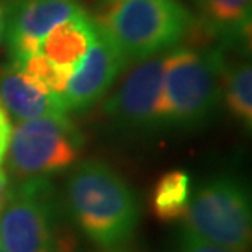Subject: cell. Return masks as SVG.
<instances>
[{
    "label": "cell",
    "mask_w": 252,
    "mask_h": 252,
    "mask_svg": "<svg viewBox=\"0 0 252 252\" xmlns=\"http://www.w3.org/2000/svg\"><path fill=\"white\" fill-rule=\"evenodd\" d=\"M61 196L74 228L98 248H122L138 229L141 208L136 191L103 160L75 164Z\"/></svg>",
    "instance_id": "1"
},
{
    "label": "cell",
    "mask_w": 252,
    "mask_h": 252,
    "mask_svg": "<svg viewBox=\"0 0 252 252\" xmlns=\"http://www.w3.org/2000/svg\"><path fill=\"white\" fill-rule=\"evenodd\" d=\"M92 18L128 67L179 48L195 25L179 0H102Z\"/></svg>",
    "instance_id": "2"
},
{
    "label": "cell",
    "mask_w": 252,
    "mask_h": 252,
    "mask_svg": "<svg viewBox=\"0 0 252 252\" xmlns=\"http://www.w3.org/2000/svg\"><path fill=\"white\" fill-rule=\"evenodd\" d=\"M3 252H77V233L51 179L12 182L0 211Z\"/></svg>",
    "instance_id": "3"
},
{
    "label": "cell",
    "mask_w": 252,
    "mask_h": 252,
    "mask_svg": "<svg viewBox=\"0 0 252 252\" xmlns=\"http://www.w3.org/2000/svg\"><path fill=\"white\" fill-rule=\"evenodd\" d=\"M226 56L220 48H174L164 56V131H193L213 118L223 94Z\"/></svg>",
    "instance_id": "4"
},
{
    "label": "cell",
    "mask_w": 252,
    "mask_h": 252,
    "mask_svg": "<svg viewBox=\"0 0 252 252\" xmlns=\"http://www.w3.org/2000/svg\"><path fill=\"white\" fill-rule=\"evenodd\" d=\"M182 228L196 238L229 252H249L252 208L246 184L236 175L206 179L190 195Z\"/></svg>",
    "instance_id": "5"
},
{
    "label": "cell",
    "mask_w": 252,
    "mask_h": 252,
    "mask_svg": "<svg viewBox=\"0 0 252 252\" xmlns=\"http://www.w3.org/2000/svg\"><path fill=\"white\" fill-rule=\"evenodd\" d=\"M84 136L69 117L18 122L5 156L10 179H51L79 162Z\"/></svg>",
    "instance_id": "6"
},
{
    "label": "cell",
    "mask_w": 252,
    "mask_h": 252,
    "mask_svg": "<svg viewBox=\"0 0 252 252\" xmlns=\"http://www.w3.org/2000/svg\"><path fill=\"white\" fill-rule=\"evenodd\" d=\"M164 56L133 64L118 89L103 103V115L115 131L125 134H154L162 126Z\"/></svg>",
    "instance_id": "7"
},
{
    "label": "cell",
    "mask_w": 252,
    "mask_h": 252,
    "mask_svg": "<svg viewBox=\"0 0 252 252\" xmlns=\"http://www.w3.org/2000/svg\"><path fill=\"white\" fill-rule=\"evenodd\" d=\"M79 0H12L5 12V36L10 64L38 53L43 38L59 23L82 12Z\"/></svg>",
    "instance_id": "8"
},
{
    "label": "cell",
    "mask_w": 252,
    "mask_h": 252,
    "mask_svg": "<svg viewBox=\"0 0 252 252\" xmlns=\"http://www.w3.org/2000/svg\"><path fill=\"white\" fill-rule=\"evenodd\" d=\"M126 67V61L97 28L89 51L74 69L67 89L61 97L67 115L87 112L107 97Z\"/></svg>",
    "instance_id": "9"
},
{
    "label": "cell",
    "mask_w": 252,
    "mask_h": 252,
    "mask_svg": "<svg viewBox=\"0 0 252 252\" xmlns=\"http://www.w3.org/2000/svg\"><path fill=\"white\" fill-rule=\"evenodd\" d=\"M0 103L18 122L69 117L63 100L41 87L13 65L0 70Z\"/></svg>",
    "instance_id": "10"
},
{
    "label": "cell",
    "mask_w": 252,
    "mask_h": 252,
    "mask_svg": "<svg viewBox=\"0 0 252 252\" xmlns=\"http://www.w3.org/2000/svg\"><path fill=\"white\" fill-rule=\"evenodd\" d=\"M95 34H97V25L94 18L82 10L54 27L43 38L38 53L53 64L74 72L85 53L89 51Z\"/></svg>",
    "instance_id": "11"
},
{
    "label": "cell",
    "mask_w": 252,
    "mask_h": 252,
    "mask_svg": "<svg viewBox=\"0 0 252 252\" xmlns=\"http://www.w3.org/2000/svg\"><path fill=\"white\" fill-rule=\"evenodd\" d=\"M201 28L226 46L249 43L251 0H198Z\"/></svg>",
    "instance_id": "12"
},
{
    "label": "cell",
    "mask_w": 252,
    "mask_h": 252,
    "mask_svg": "<svg viewBox=\"0 0 252 252\" xmlns=\"http://www.w3.org/2000/svg\"><path fill=\"white\" fill-rule=\"evenodd\" d=\"M191 195L190 175L184 170L165 172L154 185L151 210L162 223L182 220Z\"/></svg>",
    "instance_id": "13"
},
{
    "label": "cell",
    "mask_w": 252,
    "mask_h": 252,
    "mask_svg": "<svg viewBox=\"0 0 252 252\" xmlns=\"http://www.w3.org/2000/svg\"><path fill=\"white\" fill-rule=\"evenodd\" d=\"M229 113L251 131L252 126V67L249 63L241 61L229 64L226 61L223 75V94Z\"/></svg>",
    "instance_id": "14"
},
{
    "label": "cell",
    "mask_w": 252,
    "mask_h": 252,
    "mask_svg": "<svg viewBox=\"0 0 252 252\" xmlns=\"http://www.w3.org/2000/svg\"><path fill=\"white\" fill-rule=\"evenodd\" d=\"M172 252H229V251L211 243H206V241L196 238L195 234H191L182 228L177 236V241H175Z\"/></svg>",
    "instance_id": "15"
},
{
    "label": "cell",
    "mask_w": 252,
    "mask_h": 252,
    "mask_svg": "<svg viewBox=\"0 0 252 252\" xmlns=\"http://www.w3.org/2000/svg\"><path fill=\"white\" fill-rule=\"evenodd\" d=\"M12 131H13L12 118H10L7 110L3 108V105L0 103V169H2L5 156H7L10 138H12Z\"/></svg>",
    "instance_id": "16"
},
{
    "label": "cell",
    "mask_w": 252,
    "mask_h": 252,
    "mask_svg": "<svg viewBox=\"0 0 252 252\" xmlns=\"http://www.w3.org/2000/svg\"><path fill=\"white\" fill-rule=\"evenodd\" d=\"M10 190H12V180L3 169H0V211L3 210L5 203H7Z\"/></svg>",
    "instance_id": "17"
},
{
    "label": "cell",
    "mask_w": 252,
    "mask_h": 252,
    "mask_svg": "<svg viewBox=\"0 0 252 252\" xmlns=\"http://www.w3.org/2000/svg\"><path fill=\"white\" fill-rule=\"evenodd\" d=\"M3 36H5V12L0 7V43L3 41Z\"/></svg>",
    "instance_id": "18"
},
{
    "label": "cell",
    "mask_w": 252,
    "mask_h": 252,
    "mask_svg": "<svg viewBox=\"0 0 252 252\" xmlns=\"http://www.w3.org/2000/svg\"><path fill=\"white\" fill-rule=\"evenodd\" d=\"M102 252H128V251H123L122 248H115V249H102Z\"/></svg>",
    "instance_id": "19"
},
{
    "label": "cell",
    "mask_w": 252,
    "mask_h": 252,
    "mask_svg": "<svg viewBox=\"0 0 252 252\" xmlns=\"http://www.w3.org/2000/svg\"><path fill=\"white\" fill-rule=\"evenodd\" d=\"M0 252H3V249H2V248H0Z\"/></svg>",
    "instance_id": "20"
}]
</instances>
